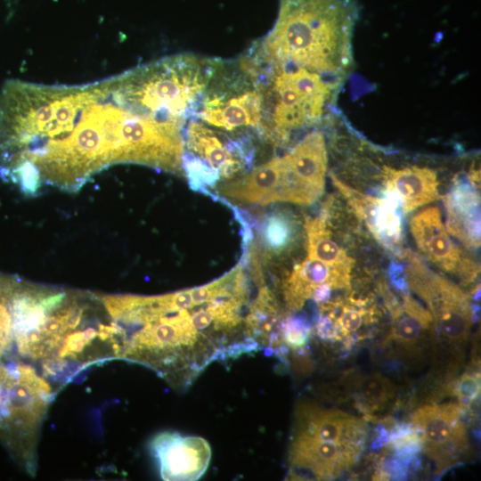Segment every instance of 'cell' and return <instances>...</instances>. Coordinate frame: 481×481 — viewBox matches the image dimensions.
<instances>
[{"label":"cell","mask_w":481,"mask_h":481,"mask_svg":"<svg viewBox=\"0 0 481 481\" xmlns=\"http://www.w3.org/2000/svg\"><path fill=\"white\" fill-rule=\"evenodd\" d=\"M118 359L144 365L175 388L214 361L257 349L246 323L247 298H211L204 285L159 296L102 295Z\"/></svg>","instance_id":"6da1fadb"},{"label":"cell","mask_w":481,"mask_h":481,"mask_svg":"<svg viewBox=\"0 0 481 481\" xmlns=\"http://www.w3.org/2000/svg\"><path fill=\"white\" fill-rule=\"evenodd\" d=\"M125 111L105 80L82 86L29 83L21 106L25 147L46 184L78 191L123 163Z\"/></svg>","instance_id":"7a4b0ae2"},{"label":"cell","mask_w":481,"mask_h":481,"mask_svg":"<svg viewBox=\"0 0 481 481\" xmlns=\"http://www.w3.org/2000/svg\"><path fill=\"white\" fill-rule=\"evenodd\" d=\"M14 349L40 365L45 379L60 382L115 359V330L102 295L45 286Z\"/></svg>","instance_id":"3957f363"},{"label":"cell","mask_w":481,"mask_h":481,"mask_svg":"<svg viewBox=\"0 0 481 481\" xmlns=\"http://www.w3.org/2000/svg\"><path fill=\"white\" fill-rule=\"evenodd\" d=\"M357 0H279L272 29L245 53L257 62L305 69L342 83L353 63Z\"/></svg>","instance_id":"277c9868"},{"label":"cell","mask_w":481,"mask_h":481,"mask_svg":"<svg viewBox=\"0 0 481 481\" xmlns=\"http://www.w3.org/2000/svg\"><path fill=\"white\" fill-rule=\"evenodd\" d=\"M264 94V135L276 143L320 122L330 110L341 83L305 69L257 63Z\"/></svg>","instance_id":"5b68a950"},{"label":"cell","mask_w":481,"mask_h":481,"mask_svg":"<svg viewBox=\"0 0 481 481\" xmlns=\"http://www.w3.org/2000/svg\"><path fill=\"white\" fill-rule=\"evenodd\" d=\"M53 389L34 367L20 360L0 363V442L34 476L40 430Z\"/></svg>","instance_id":"8992f818"},{"label":"cell","mask_w":481,"mask_h":481,"mask_svg":"<svg viewBox=\"0 0 481 481\" xmlns=\"http://www.w3.org/2000/svg\"><path fill=\"white\" fill-rule=\"evenodd\" d=\"M192 118L225 134L257 130L264 135L262 86L244 54L233 60L216 58Z\"/></svg>","instance_id":"52a82bcc"},{"label":"cell","mask_w":481,"mask_h":481,"mask_svg":"<svg viewBox=\"0 0 481 481\" xmlns=\"http://www.w3.org/2000/svg\"><path fill=\"white\" fill-rule=\"evenodd\" d=\"M405 281L427 305L433 320L434 343L457 363L458 349L469 339L473 322L470 298L458 285L428 268L411 250H404Z\"/></svg>","instance_id":"ba28073f"},{"label":"cell","mask_w":481,"mask_h":481,"mask_svg":"<svg viewBox=\"0 0 481 481\" xmlns=\"http://www.w3.org/2000/svg\"><path fill=\"white\" fill-rule=\"evenodd\" d=\"M457 403L427 404L411 418L421 450L435 463L438 474L461 461L469 449L467 428Z\"/></svg>","instance_id":"9c48e42d"},{"label":"cell","mask_w":481,"mask_h":481,"mask_svg":"<svg viewBox=\"0 0 481 481\" xmlns=\"http://www.w3.org/2000/svg\"><path fill=\"white\" fill-rule=\"evenodd\" d=\"M248 159L241 144L230 139L225 133L195 118L186 122L183 169L188 175L212 179L231 177L244 169Z\"/></svg>","instance_id":"30bf717a"},{"label":"cell","mask_w":481,"mask_h":481,"mask_svg":"<svg viewBox=\"0 0 481 481\" xmlns=\"http://www.w3.org/2000/svg\"><path fill=\"white\" fill-rule=\"evenodd\" d=\"M409 225L415 244L426 259L464 283L475 280L479 267L452 240L437 207H428L416 213Z\"/></svg>","instance_id":"8fae6325"},{"label":"cell","mask_w":481,"mask_h":481,"mask_svg":"<svg viewBox=\"0 0 481 481\" xmlns=\"http://www.w3.org/2000/svg\"><path fill=\"white\" fill-rule=\"evenodd\" d=\"M292 203L310 205L323 193L327 174V149L322 131L306 135L282 156Z\"/></svg>","instance_id":"7c38bea8"},{"label":"cell","mask_w":481,"mask_h":481,"mask_svg":"<svg viewBox=\"0 0 481 481\" xmlns=\"http://www.w3.org/2000/svg\"><path fill=\"white\" fill-rule=\"evenodd\" d=\"M160 477L168 481H194L206 472L211 460V447L204 438L164 431L150 443Z\"/></svg>","instance_id":"4fadbf2b"},{"label":"cell","mask_w":481,"mask_h":481,"mask_svg":"<svg viewBox=\"0 0 481 481\" xmlns=\"http://www.w3.org/2000/svg\"><path fill=\"white\" fill-rule=\"evenodd\" d=\"M387 307L392 322L385 345L404 360H422L434 342L433 320L428 310L408 293L399 302L388 299Z\"/></svg>","instance_id":"5bb4252c"},{"label":"cell","mask_w":481,"mask_h":481,"mask_svg":"<svg viewBox=\"0 0 481 481\" xmlns=\"http://www.w3.org/2000/svg\"><path fill=\"white\" fill-rule=\"evenodd\" d=\"M292 432L364 451L368 426L363 419L341 410L304 403L297 408Z\"/></svg>","instance_id":"9a60e30c"},{"label":"cell","mask_w":481,"mask_h":481,"mask_svg":"<svg viewBox=\"0 0 481 481\" xmlns=\"http://www.w3.org/2000/svg\"><path fill=\"white\" fill-rule=\"evenodd\" d=\"M350 285L351 273L306 257L285 279L283 300L289 310L298 311L310 299L323 303L332 291L349 290Z\"/></svg>","instance_id":"2e32d148"},{"label":"cell","mask_w":481,"mask_h":481,"mask_svg":"<svg viewBox=\"0 0 481 481\" xmlns=\"http://www.w3.org/2000/svg\"><path fill=\"white\" fill-rule=\"evenodd\" d=\"M331 177L334 185L373 238L386 248L399 249L403 227L397 199L388 193H385L383 198L368 196L345 184L333 175Z\"/></svg>","instance_id":"e0dca14e"},{"label":"cell","mask_w":481,"mask_h":481,"mask_svg":"<svg viewBox=\"0 0 481 481\" xmlns=\"http://www.w3.org/2000/svg\"><path fill=\"white\" fill-rule=\"evenodd\" d=\"M319 314L318 336L324 340L344 342L347 346L366 338L371 326L377 321L373 307L353 298L321 303Z\"/></svg>","instance_id":"ac0fdd59"},{"label":"cell","mask_w":481,"mask_h":481,"mask_svg":"<svg viewBox=\"0 0 481 481\" xmlns=\"http://www.w3.org/2000/svg\"><path fill=\"white\" fill-rule=\"evenodd\" d=\"M477 173L457 175L443 197L446 230L468 249L480 247V198Z\"/></svg>","instance_id":"d6986e66"},{"label":"cell","mask_w":481,"mask_h":481,"mask_svg":"<svg viewBox=\"0 0 481 481\" xmlns=\"http://www.w3.org/2000/svg\"><path fill=\"white\" fill-rule=\"evenodd\" d=\"M222 196L249 205L283 202L282 159L274 157L242 176L220 186Z\"/></svg>","instance_id":"ffe728a7"},{"label":"cell","mask_w":481,"mask_h":481,"mask_svg":"<svg viewBox=\"0 0 481 481\" xmlns=\"http://www.w3.org/2000/svg\"><path fill=\"white\" fill-rule=\"evenodd\" d=\"M381 177L385 193L397 199L404 214L431 203L439 196L437 174L428 167L395 168L385 165Z\"/></svg>","instance_id":"44dd1931"},{"label":"cell","mask_w":481,"mask_h":481,"mask_svg":"<svg viewBox=\"0 0 481 481\" xmlns=\"http://www.w3.org/2000/svg\"><path fill=\"white\" fill-rule=\"evenodd\" d=\"M305 231L306 233V257L346 272H352L355 259L333 239L323 217L307 216L305 220Z\"/></svg>","instance_id":"7402d4cb"},{"label":"cell","mask_w":481,"mask_h":481,"mask_svg":"<svg viewBox=\"0 0 481 481\" xmlns=\"http://www.w3.org/2000/svg\"><path fill=\"white\" fill-rule=\"evenodd\" d=\"M395 395V387L380 373H372L356 385L357 407L369 417L382 410Z\"/></svg>","instance_id":"603a6c76"},{"label":"cell","mask_w":481,"mask_h":481,"mask_svg":"<svg viewBox=\"0 0 481 481\" xmlns=\"http://www.w3.org/2000/svg\"><path fill=\"white\" fill-rule=\"evenodd\" d=\"M9 274L0 273V363L12 353L13 333L8 299Z\"/></svg>","instance_id":"cb8c5ba5"},{"label":"cell","mask_w":481,"mask_h":481,"mask_svg":"<svg viewBox=\"0 0 481 481\" xmlns=\"http://www.w3.org/2000/svg\"><path fill=\"white\" fill-rule=\"evenodd\" d=\"M292 221L283 215L270 216L264 230V238L267 247L273 250H281L292 240Z\"/></svg>","instance_id":"d4e9b609"},{"label":"cell","mask_w":481,"mask_h":481,"mask_svg":"<svg viewBox=\"0 0 481 481\" xmlns=\"http://www.w3.org/2000/svg\"><path fill=\"white\" fill-rule=\"evenodd\" d=\"M452 391L462 411L469 409L480 393V371H477V367L465 371L456 380Z\"/></svg>","instance_id":"484cf974"}]
</instances>
